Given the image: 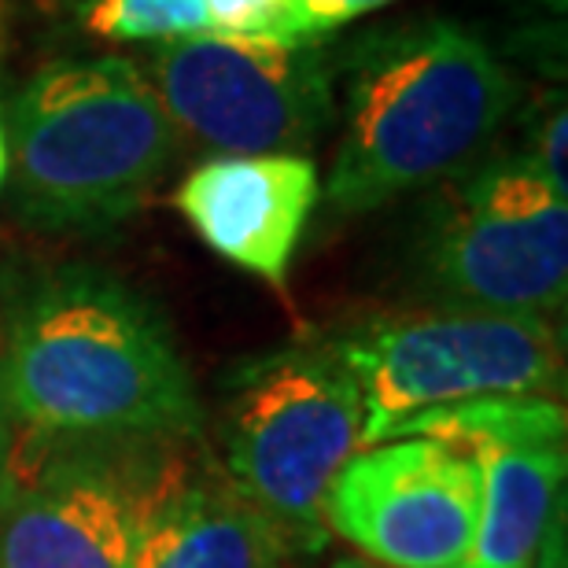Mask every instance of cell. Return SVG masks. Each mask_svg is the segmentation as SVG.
Returning <instances> with one entry per match:
<instances>
[{
	"instance_id": "cell-1",
	"label": "cell",
	"mask_w": 568,
	"mask_h": 568,
	"mask_svg": "<svg viewBox=\"0 0 568 568\" xmlns=\"http://www.w3.org/2000/svg\"><path fill=\"white\" fill-rule=\"evenodd\" d=\"M0 399L33 436L196 439L203 403L155 303L89 263L16 270Z\"/></svg>"
},
{
	"instance_id": "cell-2",
	"label": "cell",
	"mask_w": 568,
	"mask_h": 568,
	"mask_svg": "<svg viewBox=\"0 0 568 568\" xmlns=\"http://www.w3.org/2000/svg\"><path fill=\"white\" fill-rule=\"evenodd\" d=\"M347 111L325 203L366 214L458 174L517 104V82L450 19L366 33L344 60Z\"/></svg>"
},
{
	"instance_id": "cell-3",
	"label": "cell",
	"mask_w": 568,
	"mask_h": 568,
	"mask_svg": "<svg viewBox=\"0 0 568 568\" xmlns=\"http://www.w3.org/2000/svg\"><path fill=\"white\" fill-rule=\"evenodd\" d=\"M8 203L38 233H108L148 200L181 133L138 63L52 60L8 104Z\"/></svg>"
},
{
	"instance_id": "cell-4",
	"label": "cell",
	"mask_w": 568,
	"mask_h": 568,
	"mask_svg": "<svg viewBox=\"0 0 568 568\" xmlns=\"http://www.w3.org/2000/svg\"><path fill=\"white\" fill-rule=\"evenodd\" d=\"M362 395V447L439 406L491 395L565 399V339L550 317L465 306L384 311L322 336Z\"/></svg>"
},
{
	"instance_id": "cell-5",
	"label": "cell",
	"mask_w": 568,
	"mask_h": 568,
	"mask_svg": "<svg viewBox=\"0 0 568 568\" xmlns=\"http://www.w3.org/2000/svg\"><path fill=\"white\" fill-rule=\"evenodd\" d=\"M219 439L236 491L314 547L328 487L362 450L358 384L325 339L266 351L225 377Z\"/></svg>"
},
{
	"instance_id": "cell-6",
	"label": "cell",
	"mask_w": 568,
	"mask_h": 568,
	"mask_svg": "<svg viewBox=\"0 0 568 568\" xmlns=\"http://www.w3.org/2000/svg\"><path fill=\"white\" fill-rule=\"evenodd\" d=\"M436 306L554 317L568 295V196L520 155L487 159L447 189L417 244Z\"/></svg>"
},
{
	"instance_id": "cell-7",
	"label": "cell",
	"mask_w": 568,
	"mask_h": 568,
	"mask_svg": "<svg viewBox=\"0 0 568 568\" xmlns=\"http://www.w3.org/2000/svg\"><path fill=\"white\" fill-rule=\"evenodd\" d=\"M333 78L317 41L200 33L159 44L148 82L181 141L214 155H303L336 119Z\"/></svg>"
},
{
	"instance_id": "cell-8",
	"label": "cell",
	"mask_w": 568,
	"mask_h": 568,
	"mask_svg": "<svg viewBox=\"0 0 568 568\" xmlns=\"http://www.w3.org/2000/svg\"><path fill=\"white\" fill-rule=\"evenodd\" d=\"M33 465L11 458L0 487V568H133L144 509L178 469L163 439L38 436Z\"/></svg>"
},
{
	"instance_id": "cell-9",
	"label": "cell",
	"mask_w": 568,
	"mask_h": 568,
	"mask_svg": "<svg viewBox=\"0 0 568 568\" xmlns=\"http://www.w3.org/2000/svg\"><path fill=\"white\" fill-rule=\"evenodd\" d=\"M480 473L454 443L403 436L362 447L325 495L322 525L384 568H462L473 554Z\"/></svg>"
},
{
	"instance_id": "cell-10",
	"label": "cell",
	"mask_w": 568,
	"mask_h": 568,
	"mask_svg": "<svg viewBox=\"0 0 568 568\" xmlns=\"http://www.w3.org/2000/svg\"><path fill=\"white\" fill-rule=\"evenodd\" d=\"M399 436L469 450L480 473L473 554L462 568H528L565 506L568 417L550 395H491L417 414Z\"/></svg>"
},
{
	"instance_id": "cell-11",
	"label": "cell",
	"mask_w": 568,
	"mask_h": 568,
	"mask_svg": "<svg viewBox=\"0 0 568 568\" xmlns=\"http://www.w3.org/2000/svg\"><path fill=\"white\" fill-rule=\"evenodd\" d=\"M322 200L306 155H214L174 192L189 230L244 274L284 288L292 255Z\"/></svg>"
},
{
	"instance_id": "cell-12",
	"label": "cell",
	"mask_w": 568,
	"mask_h": 568,
	"mask_svg": "<svg viewBox=\"0 0 568 568\" xmlns=\"http://www.w3.org/2000/svg\"><path fill=\"white\" fill-rule=\"evenodd\" d=\"M300 547L230 480L178 469L144 509L133 568H284Z\"/></svg>"
},
{
	"instance_id": "cell-13",
	"label": "cell",
	"mask_w": 568,
	"mask_h": 568,
	"mask_svg": "<svg viewBox=\"0 0 568 568\" xmlns=\"http://www.w3.org/2000/svg\"><path fill=\"white\" fill-rule=\"evenodd\" d=\"M82 27L100 41H185L211 33L203 0H85Z\"/></svg>"
},
{
	"instance_id": "cell-14",
	"label": "cell",
	"mask_w": 568,
	"mask_h": 568,
	"mask_svg": "<svg viewBox=\"0 0 568 568\" xmlns=\"http://www.w3.org/2000/svg\"><path fill=\"white\" fill-rule=\"evenodd\" d=\"M211 33L244 41H311L303 27L300 0H203Z\"/></svg>"
},
{
	"instance_id": "cell-15",
	"label": "cell",
	"mask_w": 568,
	"mask_h": 568,
	"mask_svg": "<svg viewBox=\"0 0 568 568\" xmlns=\"http://www.w3.org/2000/svg\"><path fill=\"white\" fill-rule=\"evenodd\" d=\"M565 104H550L547 111L539 115L536 130L525 144L520 159L536 170V174L547 181V185L558 192V196H568V163H565Z\"/></svg>"
},
{
	"instance_id": "cell-16",
	"label": "cell",
	"mask_w": 568,
	"mask_h": 568,
	"mask_svg": "<svg viewBox=\"0 0 568 568\" xmlns=\"http://www.w3.org/2000/svg\"><path fill=\"white\" fill-rule=\"evenodd\" d=\"M388 4H395V0H300V11H303L306 38L317 41V38H325V33H333L339 27H347V22H355Z\"/></svg>"
},
{
	"instance_id": "cell-17",
	"label": "cell",
	"mask_w": 568,
	"mask_h": 568,
	"mask_svg": "<svg viewBox=\"0 0 568 568\" xmlns=\"http://www.w3.org/2000/svg\"><path fill=\"white\" fill-rule=\"evenodd\" d=\"M528 568H568V531H565V506L554 514L547 536H542L536 558Z\"/></svg>"
},
{
	"instance_id": "cell-18",
	"label": "cell",
	"mask_w": 568,
	"mask_h": 568,
	"mask_svg": "<svg viewBox=\"0 0 568 568\" xmlns=\"http://www.w3.org/2000/svg\"><path fill=\"white\" fill-rule=\"evenodd\" d=\"M16 439H19V425L11 422L4 399H0V487H4V480H8L11 458H16Z\"/></svg>"
},
{
	"instance_id": "cell-19",
	"label": "cell",
	"mask_w": 568,
	"mask_h": 568,
	"mask_svg": "<svg viewBox=\"0 0 568 568\" xmlns=\"http://www.w3.org/2000/svg\"><path fill=\"white\" fill-rule=\"evenodd\" d=\"M0 67H4V49H0ZM8 181V133H4V111H0V189Z\"/></svg>"
},
{
	"instance_id": "cell-20",
	"label": "cell",
	"mask_w": 568,
	"mask_h": 568,
	"mask_svg": "<svg viewBox=\"0 0 568 568\" xmlns=\"http://www.w3.org/2000/svg\"><path fill=\"white\" fill-rule=\"evenodd\" d=\"M328 568H384V565H373L366 558H339V561H333Z\"/></svg>"
},
{
	"instance_id": "cell-21",
	"label": "cell",
	"mask_w": 568,
	"mask_h": 568,
	"mask_svg": "<svg viewBox=\"0 0 568 568\" xmlns=\"http://www.w3.org/2000/svg\"><path fill=\"white\" fill-rule=\"evenodd\" d=\"M60 4H78V8H82V4H85V0H60Z\"/></svg>"
}]
</instances>
